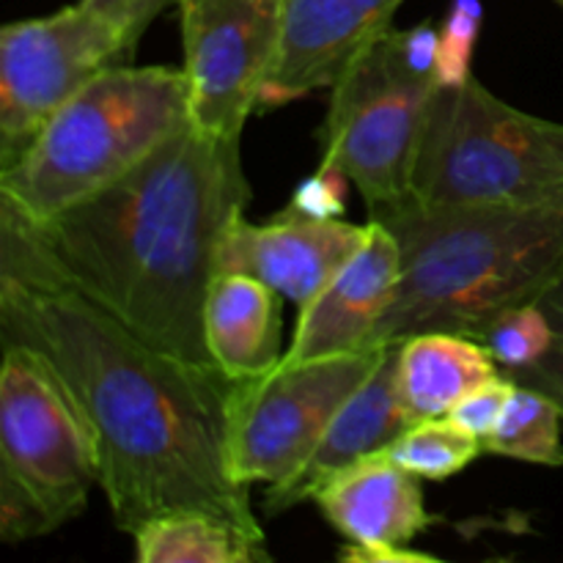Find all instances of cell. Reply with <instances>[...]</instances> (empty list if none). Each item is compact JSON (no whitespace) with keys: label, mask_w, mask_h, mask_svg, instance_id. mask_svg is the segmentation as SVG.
Masks as SVG:
<instances>
[{"label":"cell","mask_w":563,"mask_h":563,"mask_svg":"<svg viewBox=\"0 0 563 563\" xmlns=\"http://www.w3.org/2000/svg\"><path fill=\"white\" fill-rule=\"evenodd\" d=\"M0 341L44 352L80 396L102 443V493L135 533L176 511H212L264 531L229 456L234 379L132 333L77 289L36 225L0 198Z\"/></svg>","instance_id":"obj_1"},{"label":"cell","mask_w":563,"mask_h":563,"mask_svg":"<svg viewBox=\"0 0 563 563\" xmlns=\"http://www.w3.org/2000/svg\"><path fill=\"white\" fill-rule=\"evenodd\" d=\"M251 203L242 137L187 124L97 196L36 225L60 273L132 333L214 366L203 306L225 229Z\"/></svg>","instance_id":"obj_2"},{"label":"cell","mask_w":563,"mask_h":563,"mask_svg":"<svg viewBox=\"0 0 563 563\" xmlns=\"http://www.w3.org/2000/svg\"><path fill=\"white\" fill-rule=\"evenodd\" d=\"M377 223L394 234L401 269L372 346L429 330L471 335L495 313L539 302L563 280V198L526 207L412 201Z\"/></svg>","instance_id":"obj_3"},{"label":"cell","mask_w":563,"mask_h":563,"mask_svg":"<svg viewBox=\"0 0 563 563\" xmlns=\"http://www.w3.org/2000/svg\"><path fill=\"white\" fill-rule=\"evenodd\" d=\"M190 121L181 66H110L0 170V198L47 223L130 174Z\"/></svg>","instance_id":"obj_4"},{"label":"cell","mask_w":563,"mask_h":563,"mask_svg":"<svg viewBox=\"0 0 563 563\" xmlns=\"http://www.w3.org/2000/svg\"><path fill=\"white\" fill-rule=\"evenodd\" d=\"M438 42L440 31L429 22L390 27L330 86L319 170L355 185L368 220L416 201L418 148L440 88Z\"/></svg>","instance_id":"obj_5"},{"label":"cell","mask_w":563,"mask_h":563,"mask_svg":"<svg viewBox=\"0 0 563 563\" xmlns=\"http://www.w3.org/2000/svg\"><path fill=\"white\" fill-rule=\"evenodd\" d=\"M412 187L427 207L559 201L563 124L511 108L473 75L438 88Z\"/></svg>","instance_id":"obj_6"},{"label":"cell","mask_w":563,"mask_h":563,"mask_svg":"<svg viewBox=\"0 0 563 563\" xmlns=\"http://www.w3.org/2000/svg\"><path fill=\"white\" fill-rule=\"evenodd\" d=\"M0 478L25 489L53 528L75 520L102 484L97 427L44 352L3 341Z\"/></svg>","instance_id":"obj_7"},{"label":"cell","mask_w":563,"mask_h":563,"mask_svg":"<svg viewBox=\"0 0 563 563\" xmlns=\"http://www.w3.org/2000/svg\"><path fill=\"white\" fill-rule=\"evenodd\" d=\"M385 346L286 363L258 377L234 379L229 396V456L242 484H273L295 476L341 407L377 372Z\"/></svg>","instance_id":"obj_8"},{"label":"cell","mask_w":563,"mask_h":563,"mask_svg":"<svg viewBox=\"0 0 563 563\" xmlns=\"http://www.w3.org/2000/svg\"><path fill=\"white\" fill-rule=\"evenodd\" d=\"M135 44L82 0L0 31V170L9 168L44 124Z\"/></svg>","instance_id":"obj_9"},{"label":"cell","mask_w":563,"mask_h":563,"mask_svg":"<svg viewBox=\"0 0 563 563\" xmlns=\"http://www.w3.org/2000/svg\"><path fill=\"white\" fill-rule=\"evenodd\" d=\"M190 119L198 130L242 137L284 42V0H179Z\"/></svg>","instance_id":"obj_10"},{"label":"cell","mask_w":563,"mask_h":563,"mask_svg":"<svg viewBox=\"0 0 563 563\" xmlns=\"http://www.w3.org/2000/svg\"><path fill=\"white\" fill-rule=\"evenodd\" d=\"M368 229V223L317 218L295 207L267 223L236 214L220 242L218 273L251 275L302 308L361 251Z\"/></svg>","instance_id":"obj_11"},{"label":"cell","mask_w":563,"mask_h":563,"mask_svg":"<svg viewBox=\"0 0 563 563\" xmlns=\"http://www.w3.org/2000/svg\"><path fill=\"white\" fill-rule=\"evenodd\" d=\"M405 0H284V42L258 110L330 88L361 49L390 31Z\"/></svg>","instance_id":"obj_12"},{"label":"cell","mask_w":563,"mask_h":563,"mask_svg":"<svg viewBox=\"0 0 563 563\" xmlns=\"http://www.w3.org/2000/svg\"><path fill=\"white\" fill-rule=\"evenodd\" d=\"M368 236L361 251L333 275L328 286L300 308L295 339L284 352L286 363L372 350V335L383 322L396 284L401 256L394 234L368 220Z\"/></svg>","instance_id":"obj_13"},{"label":"cell","mask_w":563,"mask_h":563,"mask_svg":"<svg viewBox=\"0 0 563 563\" xmlns=\"http://www.w3.org/2000/svg\"><path fill=\"white\" fill-rule=\"evenodd\" d=\"M416 421L401 396L399 344H388L377 372L341 407L306 465L286 482L267 487L264 517H278L313 500L335 476L379 451H388Z\"/></svg>","instance_id":"obj_14"},{"label":"cell","mask_w":563,"mask_h":563,"mask_svg":"<svg viewBox=\"0 0 563 563\" xmlns=\"http://www.w3.org/2000/svg\"><path fill=\"white\" fill-rule=\"evenodd\" d=\"M324 520L355 544L410 548L418 533L434 526L423 504L421 478L388 451L357 462L313 498Z\"/></svg>","instance_id":"obj_15"},{"label":"cell","mask_w":563,"mask_h":563,"mask_svg":"<svg viewBox=\"0 0 563 563\" xmlns=\"http://www.w3.org/2000/svg\"><path fill=\"white\" fill-rule=\"evenodd\" d=\"M280 308L284 297L258 278L214 275L203 306V339L225 377H258L284 361Z\"/></svg>","instance_id":"obj_16"},{"label":"cell","mask_w":563,"mask_h":563,"mask_svg":"<svg viewBox=\"0 0 563 563\" xmlns=\"http://www.w3.org/2000/svg\"><path fill=\"white\" fill-rule=\"evenodd\" d=\"M500 366L478 341L429 330L399 341V385L412 416L445 418L471 390L500 377Z\"/></svg>","instance_id":"obj_17"},{"label":"cell","mask_w":563,"mask_h":563,"mask_svg":"<svg viewBox=\"0 0 563 563\" xmlns=\"http://www.w3.org/2000/svg\"><path fill=\"white\" fill-rule=\"evenodd\" d=\"M137 563H267V537L212 511H176L132 533Z\"/></svg>","instance_id":"obj_18"},{"label":"cell","mask_w":563,"mask_h":563,"mask_svg":"<svg viewBox=\"0 0 563 563\" xmlns=\"http://www.w3.org/2000/svg\"><path fill=\"white\" fill-rule=\"evenodd\" d=\"M563 412L542 390L515 385L504 416L495 423L493 432L482 440L484 451L506 460L531 462V465L561 467L563 440H561Z\"/></svg>","instance_id":"obj_19"},{"label":"cell","mask_w":563,"mask_h":563,"mask_svg":"<svg viewBox=\"0 0 563 563\" xmlns=\"http://www.w3.org/2000/svg\"><path fill=\"white\" fill-rule=\"evenodd\" d=\"M388 454L412 476L427 482H445L465 471L476 456L484 454L482 438L445 418H421L412 423Z\"/></svg>","instance_id":"obj_20"},{"label":"cell","mask_w":563,"mask_h":563,"mask_svg":"<svg viewBox=\"0 0 563 563\" xmlns=\"http://www.w3.org/2000/svg\"><path fill=\"white\" fill-rule=\"evenodd\" d=\"M467 339L478 341L495 357L500 372L511 374L533 366L548 352L550 341H553V328L539 302H528V306H515L495 313L487 322L478 324Z\"/></svg>","instance_id":"obj_21"},{"label":"cell","mask_w":563,"mask_h":563,"mask_svg":"<svg viewBox=\"0 0 563 563\" xmlns=\"http://www.w3.org/2000/svg\"><path fill=\"white\" fill-rule=\"evenodd\" d=\"M482 0H454L449 16L440 25L438 71L440 88L460 86L471 77V55L482 27Z\"/></svg>","instance_id":"obj_22"},{"label":"cell","mask_w":563,"mask_h":563,"mask_svg":"<svg viewBox=\"0 0 563 563\" xmlns=\"http://www.w3.org/2000/svg\"><path fill=\"white\" fill-rule=\"evenodd\" d=\"M539 308H542L550 328H553V341H550L548 352H544L533 366L511 372L506 374V377L515 379L517 385H528V388L542 390V394L550 396L563 412V280L539 297Z\"/></svg>","instance_id":"obj_23"},{"label":"cell","mask_w":563,"mask_h":563,"mask_svg":"<svg viewBox=\"0 0 563 563\" xmlns=\"http://www.w3.org/2000/svg\"><path fill=\"white\" fill-rule=\"evenodd\" d=\"M515 379L500 374V377L489 379V383L471 390V394L451 410L449 418L460 423L462 429H467V432H473L476 438L484 440L493 432L495 423L500 421V416H504L506 405H509L511 394H515Z\"/></svg>","instance_id":"obj_24"},{"label":"cell","mask_w":563,"mask_h":563,"mask_svg":"<svg viewBox=\"0 0 563 563\" xmlns=\"http://www.w3.org/2000/svg\"><path fill=\"white\" fill-rule=\"evenodd\" d=\"M88 9L102 14L104 20L113 22L126 38L137 47L143 33L148 31L154 20L170 5H179V0H82Z\"/></svg>","instance_id":"obj_25"},{"label":"cell","mask_w":563,"mask_h":563,"mask_svg":"<svg viewBox=\"0 0 563 563\" xmlns=\"http://www.w3.org/2000/svg\"><path fill=\"white\" fill-rule=\"evenodd\" d=\"M341 181H346L344 176L319 170L313 179L302 181L289 207L300 209V212L306 214H317V218H339V214L344 212V201H341L339 190Z\"/></svg>","instance_id":"obj_26"},{"label":"cell","mask_w":563,"mask_h":563,"mask_svg":"<svg viewBox=\"0 0 563 563\" xmlns=\"http://www.w3.org/2000/svg\"><path fill=\"white\" fill-rule=\"evenodd\" d=\"M341 559L350 563H434L438 559L421 550L410 548H383V544H355L346 542L341 548Z\"/></svg>","instance_id":"obj_27"},{"label":"cell","mask_w":563,"mask_h":563,"mask_svg":"<svg viewBox=\"0 0 563 563\" xmlns=\"http://www.w3.org/2000/svg\"><path fill=\"white\" fill-rule=\"evenodd\" d=\"M559 3H561V5H563V0H559Z\"/></svg>","instance_id":"obj_28"}]
</instances>
